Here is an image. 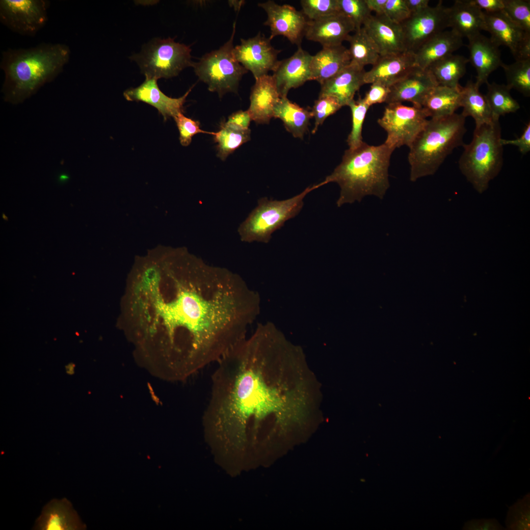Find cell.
<instances>
[{"label": "cell", "mask_w": 530, "mask_h": 530, "mask_svg": "<svg viewBox=\"0 0 530 530\" xmlns=\"http://www.w3.org/2000/svg\"><path fill=\"white\" fill-rule=\"evenodd\" d=\"M189 46L174 38L157 39L139 54L132 56L145 76L159 79L176 77L184 69L192 66Z\"/></svg>", "instance_id": "9"}, {"label": "cell", "mask_w": 530, "mask_h": 530, "mask_svg": "<svg viewBox=\"0 0 530 530\" xmlns=\"http://www.w3.org/2000/svg\"><path fill=\"white\" fill-rule=\"evenodd\" d=\"M507 86L517 90L526 97L530 96V58L515 60L510 64L503 63Z\"/></svg>", "instance_id": "36"}, {"label": "cell", "mask_w": 530, "mask_h": 530, "mask_svg": "<svg viewBox=\"0 0 530 530\" xmlns=\"http://www.w3.org/2000/svg\"><path fill=\"white\" fill-rule=\"evenodd\" d=\"M530 496L527 494L509 507L505 524L507 529L528 530L530 528Z\"/></svg>", "instance_id": "38"}, {"label": "cell", "mask_w": 530, "mask_h": 530, "mask_svg": "<svg viewBox=\"0 0 530 530\" xmlns=\"http://www.w3.org/2000/svg\"><path fill=\"white\" fill-rule=\"evenodd\" d=\"M236 23L230 39L220 48L204 55L192 67L199 79L208 85L209 91L220 97L227 92L236 93L243 76L248 72L236 59L233 40Z\"/></svg>", "instance_id": "8"}, {"label": "cell", "mask_w": 530, "mask_h": 530, "mask_svg": "<svg viewBox=\"0 0 530 530\" xmlns=\"http://www.w3.org/2000/svg\"><path fill=\"white\" fill-rule=\"evenodd\" d=\"M318 187V184L308 186L299 194L283 200L266 197L259 199L257 206L238 228L241 240L268 243L275 231L299 213L305 196Z\"/></svg>", "instance_id": "7"}, {"label": "cell", "mask_w": 530, "mask_h": 530, "mask_svg": "<svg viewBox=\"0 0 530 530\" xmlns=\"http://www.w3.org/2000/svg\"><path fill=\"white\" fill-rule=\"evenodd\" d=\"M281 96L272 76L266 75L255 79L251 89L250 106L247 110L257 124H268Z\"/></svg>", "instance_id": "23"}, {"label": "cell", "mask_w": 530, "mask_h": 530, "mask_svg": "<svg viewBox=\"0 0 530 530\" xmlns=\"http://www.w3.org/2000/svg\"><path fill=\"white\" fill-rule=\"evenodd\" d=\"M273 117L281 119L286 130L293 136L302 139L313 115L311 111L292 102L287 97H283L274 108Z\"/></svg>", "instance_id": "31"}, {"label": "cell", "mask_w": 530, "mask_h": 530, "mask_svg": "<svg viewBox=\"0 0 530 530\" xmlns=\"http://www.w3.org/2000/svg\"><path fill=\"white\" fill-rule=\"evenodd\" d=\"M485 31L498 47L504 46L510 50L515 60L530 58V34L514 24L503 11L484 12Z\"/></svg>", "instance_id": "14"}, {"label": "cell", "mask_w": 530, "mask_h": 530, "mask_svg": "<svg viewBox=\"0 0 530 530\" xmlns=\"http://www.w3.org/2000/svg\"><path fill=\"white\" fill-rule=\"evenodd\" d=\"M160 278V365L169 375L184 379L246 338L259 301L239 275L183 250L167 259Z\"/></svg>", "instance_id": "1"}, {"label": "cell", "mask_w": 530, "mask_h": 530, "mask_svg": "<svg viewBox=\"0 0 530 530\" xmlns=\"http://www.w3.org/2000/svg\"><path fill=\"white\" fill-rule=\"evenodd\" d=\"M258 6L267 14L264 24L270 27V40L282 35L292 43L301 46L308 21L302 12L290 5H279L272 0L259 3Z\"/></svg>", "instance_id": "15"}, {"label": "cell", "mask_w": 530, "mask_h": 530, "mask_svg": "<svg viewBox=\"0 0 530 530\" xmlns=\"http://www.w3.org/2000/svg\"><path fill=\"white\" fill-rule=\"evenodd\" d=\"M467 45L469 52V62L477 72L476 85L479 87L488 82L491 73L501 66L503 62L498 47L488 38L480 33L468 38Z\"/></svg>", "instance_id": "22"}, {"label": "cell", "mask_w": 530, "mask_h": 530, "mask_svg": "<svg viewBox=\"0 0 530 530\" xmlns=\"http://www.w3.org/2000/svg\"><path fill=\"white\" fill-rule=\"evenodd\" d=\"M179 131L180 143L184 146H188L192 137L197 133L213 134L214 132L202 130L199 121L186 117L183 113L178 114L174 118Z\"/></svg>", "instance_id": "43"}, {"label": "cell", "mask_w": 530, "mask_h": 530, "mask_svg": "<svg viewBox=\"0 0 530 530\" xmlns=\"http://www.w3.org/2000/svg\"><path fill=\"white\" fill-rule=\"evenodd\" d=\"M384 14L392 22L400 25L411 15L404 0H387Z\"/></svg>", "instance_id": "44"}, {"label": "cell", "mask_w": 530, "mask_h": 530, "mask_svg": "<svg viewBox=\"0 0 530 530\" xmlns=\"http://www.w3.org/2000/svg\"><path fill=\"white\" fill-rule=\"evenodd\" d=\"M435 80L426 70L415 67L406 76L390 87L385 103H402L409 102L422 107L428 93L435 86Z\"/></svg>", "instance_id": "19"}, {"label": "cell", "mask_w": 530, "mask_h": 530, "mask_svg": "<svg viewBox=\"0 0 530 530\" xmlns=\"http://www.w3.org/2000/svg\"><path fill=\"white\" fill-rule=\"evenodd\" d=\"M49 3L46 0H1L0 21L15 32L33 36L47 22Z\"/></svg>", "instance_id": "11"}, {"label": "cell", "mask_w": 530, "mask_h": 530, "mask_svg": "<svg viewBox=\"0 0 530 530\" xmlns=\"http://www.w3.org/2000/svg\"><path fill=\"white\" fill-rule=\"evenodd\" d=\"M461 114L472 117L476 127L489 123L493 120L492 113L486 97L479 91L475 82L469 80L465 86L461 87Z\"/></svg>", "instance_id": "32"}, {"label": "cell", "mask_w": 530, "mask_h": 530, "mask_svg": "<svg viewBox=\"0 0 530 530\" xmlns=\"http://www.w3.org/2000/svg\"><path fill=\"white\" fill-rule=\"evenodd\" d=\"M427 117L422 107L392 103L385 107L377 122L387 132L384 143L395 150L403 145L409 147L425 127Z\"/></svg>", "instance_id": "10"}, {"label": "cell", "mask_w": 530, "mask_h": 530, "mask_svg": "<svg viewBox=\"0 0 530 530\" xmlns=\"http://www.w3.org/2000/svg\"><path fill=\"white\" fill-rule=\"evenodd\" d=\"M341 107L342 106L338 102L331 96L319 97L315 102L311 110L313 117H314L315 120L312 133H315L318 127L323 124L325 120Z\"/></svg>", "instance_id": "42"}, {"label": "cell", "mask_w": 530, "mask_h": 530, "mask_svg": "<svg viewBox=\"0 0 530 530\" xmlns=\"http://www.w3.org/2000/svg\"><path fill=\"white\" fill-rule=\"evenodd\" d=\"M302 12L308 20H317L340 13L338 0H301Z\"/></svg>", "instance_id": "39"}, {"label": "cell", "mask_w": 530, "mask_h": 530, "mask_svg": "<svg viewBox=\"0 0 530 530\" xmlns=\"http://www.w3.org/2000/svg\"><path fill=\"white\" fill-rule=\"evenodd\" d=\"M280 347L254 334L217 361L203 418L210 444L223 452H241L271 442L277 428L300 409L287 395Z\"/></svg>", "instance_id": "2"}, {"label": "cell", "mask_w": 530, "mask_h": 530, "mask_svg": "<svg viewBox=\"0 0 530 530\" xmlns=\"http://www.w3.org/2000/svg\"><path fill=\"white\" fill-rule=\"evenodd\" d=\"M461 113L430 118L410 146V180L433 175L453 150L462 146L466 132Z\"/></svg>", "instance_id": "5"}, {"label": "cell", "mask_w": 530, "mask_h": 530, "mask_svg": "<svg viewBox=\"0 0 530 530\" xmlns=\"http://www.w3.org/2000/svg\"><path fill=\"white\" fill-rule=\"evenodd\" d=\"M251 118L247 110H238L231 114L224 124L233 129L245 131L250 130L249 128Z\"/></svg>", "instance_id": "46"}, {"label": "cell", "mask_w": 530, "mask_h": 530, "mask_svg": "<svg viewBox=\"0 0 530 530\" xmlns=\"http://www.w3.org/2000/svg\"><path fill=\"white\" fill-rule=\"evenodd\" d=\"M503 10L507 16L524 31L530 34V0H504Z\"/></svg>", "instance_id": "40"}, {"label": "cell", "mask_w": 530, "mask_h": 530, "mask_svg": "<svg viewBox=\"0 0 530 530\" xmlns=\"http://www.w3.org/2000/svg\"><path fill=\"white\" fill-rule=\"evenodd\" d=\"M350 62L348 50L342 44L322 47L312 56L310 65L311 80H316L321 85L343 70Z\"/></svg>", "instance_id": "27"}, {"label": "cell", "mask_w": 530, "mask_h": 530, "mask_svg": "<svg viewBox=\"0 0 530 530\" xmlns=\"http://www.w3.org/2000/svg\"><path fill=\"white\" fill-rule=\"evenodd\" d=\"M463 45V38L451 29L444 30L428 40L414 53L416 65L425 70L433 63L453 54Z\"/></svg>", "instance_id": "28"}, {"label": "cell", "mask_w": 530, "mask_h": 530, "mask_svg": "<svg viewBox=\"0 0 530 530\" xmlns=\"http://www.w3.org/2000/svg\"><path fill=\"white\" fill-rule=\"evenodd\" d=\"M363 27L377 46L381 56L406 51L401 26L384 14L371 15Z\"/></svg>", "instance_id": "20"}, {"label": "cell", "mask_w": 530, "mask_h": 530, "mask_svg": "<svg viewBox=\"0 0 530 530\" xmlns=\"http://www.w3.org/2000/svg\"><path fill=\"white\" fill-rule=\"evenodd\" d=\"M463 530H499L504 527L494 519L472 520L467 522Z\"/></svg>", "instance_id": "48"}, {"label": "cell", "mask_w": 530, "mask_h": 530, "mask_svg": "<svg viewBox=\"0 0 530 530\" xmlns=\"http://www.w3.org/2000/svg\"><path fill=\"white\" fill-rule=\"evenodd\" d=\"M501 143L502 146L506 145H514L518 147L521 153L526 154L530 151V123L526 125L520 137L513 140H507L501 138Z\"/></svg>", "instance_id": "47"}, {"label": "cell", "mask_w": 530, "mask_h": 530, "mask_svg": "<svg viewBox=\"0 0 530 530\" xmlns=\"http://www.w3.org/2000/svg\"><path fill=\"white\" fill-rule=\"evenodd\" d=\"M400 25L406 51L415 53L428 40L449 27L448 7L439 1L435 6H429L411 14Z\"/></svg>", "instance_id": "12"}, {"label": "cell", "mask_w": 530, "mask_h": 530, "mask_svg": "<svg viewBox=\"0 0 530 530\" xmlns=\"http://www.w3.org/2000/svg\"><path fill=\"white\" fill-rule=\"evenodd\" d=\"M364 68L351 63L331 79L321 84L319 97L335 98L342 106H348L356 92L365 84Z\"/></svg>", "instance_id": "24"}, {"label": "cell", "mask_w": 530, "mask_h": 530, "mask_svg": "<svg viewBox=\"0 0 530 530\" xmlns=\"http://www.w3.org/2000/svg\"><path fill=\"white\" fill-rule=\"evenodd\" d=\"M351 110L352 114V129L347 139V143L349 149H355L359 147L363 143L362 131L363 124L370 107L365 102L363 98H359L357 100L354 99L348 106Z\"/></svg>", "instance_id": "37"}, {"label": "cell", "mask_w": 530, "mask_h": 530, "mask_svg": "<svg viewBox=\"0 0 530 530\" xmlns=\"http://www.w3.org/2000/svg\"><path fill=\"white\" fill-rule=\"evenodd\" d=\"M340 10L354 25L355 29L363 26L371 15L365 0H338Z\"/></svg>", "instance_id": "41"}, {"label": "cell", "mask_w": 530, "mask_h": 530, "mask_svg": "<svg viewBox=\"0 0 530 530\" xmlns=\"http://www.w3.org/2000/svg\"><path fill=\"white\" fill-rule=\"evenodd\" d=\"M213 141L216 143L217 157L225 160L242 144L250 139V130L238 131L227 126L222 121L219 130L214 132Z\"/></svg>", "instance_id": "35"}, {"label": "cell", "mask_w": 530, "mask_h": 530, "mask_svg": "<svg viewBox=\"0 0 530 530\" xmlns=\"http://www.w3.org/2000/svg\"><path fill=\"white\" fill-rule=\"evenodd\" d=\"M145 77V81L140 85L128 89L124 92V96L127 100L141 101L155 107L163 116L164 120L170 117L174 118L178 114L183 113L184 103L191 88L184 96L172 98L160 91L157 84V79Z\"/></svg>", "instance_id": "16"}, {"label": "cell", "mask_w": 530, "mask_h": 530, "mask_svg": "<svg viewBox=\"0 0 530 530\" xmlns=\"http://www.w3.org/2000/svg\"><path fill=\"white\" fill-rule=\"evenodd\" d=\"M390 91V87L379 82H374L371 83L363 99L370 107L376 104L385 103Z\"/></svg>", "instance_id": "45"}, {"label": "cell", "mask_w": 530, "mask_h": 530, "mask_svg": "<svg viewBox=\"0 0 530 530\" xmlns=\"http://www.w3.org/2000/svg\"><path fill=\"white\" fill-rule=\"evenodd\" d=\"M487 92L485 95L489 106L493 120H499L501 116L514 113L520 106L510 93L506 85L495 82L486 83Z\"/></svg>", "instance_id": "34"}, {"label": "cell", "mask_w": 530, "mask_h": 530, "mask_svg": "<svg viewBox=\"0 0 530 530\" xmlns=\"http://www.w3.org/2000/svg\"><path fill=\"white\" fill-rule=\"evenodd\" d=\"M394 151L385 143L373 146L363 142L355 149L346 150L341 163L318 185L320 187L332 182L338 184L339 207L360 202L368 195L382 199L390 187L388 171Z\"/></svg>", "instance_id": "4"}, {"label": "cell", "mask_w": 530, "mask_h": 530, "mask_svg": "<svg viewBox=\"0 0 530 530\" xmlns=\"http://www.w3.org/2000/svg\"><path fill=\"white\" fill-rule=\"evenodd\" d=\"M471 2L486 13L502 11L504 8V0H470Z\"/></svg>", "instance_id": "49"}, {"label": "cell", "mask_w": 530, "mask_h": 530, "mask_svg": "<svg viewBox=\"0 0 530 530\" xmlns=\"http://www.w3.org/2000/svg\"><path fill=\"white\" fill-rule=\"evenodd\" d=\"M365 1L371 12H375L376 15L384 14L387 0H365Z\"/></svg>", "instance_id": "51"}, {"label": "cell", "mask_w": 530, "mask_h": 530, "mask_svg": "<svg viewBox=\"0 0 530 530\" xmlns=\"http://www.w3.org/2000/svg\"><path fill=\"white\" fill-rule=\"evenodd\" d=\"M499 120L476 127L471 142L464 144L458 161L459 169L479 193L500 173L503 164Z\"/></svg>", "instance_id": "6"}, {"label": "cell", "mask_w": 530, "mask_h": 530, "mask_svg": "<svg viewBox=\"0 0 530 530\" xmlns=\"http://www.w3.org/2000/svg\"><path fill=\"white\" fill-rule=\"evenodd\" d=\"M461 87L453 88L436 85L432 89L422 105L427 117L440 118L455 113L461 107Z\"/></svg>", "instance_id": "29"}, {"label": "cell", "mask_w": 530, "mask_h": 530, "mask_svg": "<svg viewBox=\"0 0 530 530\" xmlns=\"http://www.w3.org/2000/svg\"><path fill=\"white\" fill-rule=\"evenodd\" d=\"M355 27L352 21L342 12L317 20H308L304 36L322 46L342 44Z\"/></svg>", "instance_id": "18"}, {"label": "cell", "mask_w": 530, "mask_h": 530, "mask_svg": "<svg viewBox=\"0 0 530 530\" xmlns=\"http://www.w3.org/2000/svg\"><path fill=\"white\" fill-rule=\"evenodd\" d=\"M270 40L259 32L253 37L241 39L240 44L234 47L236 59L255 79L273 72L279 61L277 56L281 50L275 49Z\"/></svg>", "instance_id": "13"}, {"label": "cell", "mask_w": 530, "mask_h": 530, "mask_svg": "<svg viewBox=\"0 0 530 530\" xmlns=\"http://www.w3.org/2000/svg\"><path fill=\"white\" fill-rule=\"evenodd\" d=\"M415 67L414 53L410 51L380 56L371 69L365 72L364 82H379L390 87Z\"/></svg>", "instance_id": "21"}, {"label": "cell", "mask_w": 530, "mask_h": 530, "mask_svg": "<svg viewBox=\"0 0 530 530\" xmlns=\"http://www.w3.org/2000/svg\"><path fill=\"white\" fill-rule=\"evenodd\" d=\"M411 14L419 12L429 6V0H404Z\"/></svg>", "instance_id": "50"}, {"label": "cell", "mask_w": 530, "mask_h": 530, "mask_svg": "<svg viewBox=\"0 0 530 530\" xmlns=\"http://www.w3.org/2000/svg\"><path fill=\"white\" fill-rule=\"evenodd\" d=\"M468 58L458 54H450L429 66V72L437 85L453 88L461 86L459 81L466 73Z\"/></svg>", "instance_id": "30"}, {"label": "cell", "mask_w": 530, "mask_h": 530, "mask_svg": "<svg viewBox=\"0 0 530 530\" xmlns=\"http://www.w3.org/2000/svg\"><path fill=\"white\" fill-rule=\"evenodd\" d=\"M448 26L462 38H467L486 29L484 11L470 0H456L448 7Z\"/></svg>", "instance_id": "26"}, {"label": "cell", "mask_w": 530, "mask_h": 530, "mask_svg": "<svg viewBox=\"0 0 530 530\" xmlns=\"http://www.w3.org/2000/svg\"><path fill=\"white\" fill-rule=\"evenodd\" d=\"M85 529L77 512L66 498L54 499L43 508L36 521L35 529L40 530H77Z\"/></svg>", "instance_id": "25"}, {"label": "cell", "mask_w": 530, "mask_h": 530, "mask_svg": "<svg viewBox=\"0 0 530 530\" xmlns=\"http://www.w3.org/2000/svg\"><path fill=\"white\" fill-rule=\"evenodd\" d=\"M70 54L69 47L60 43L3 51L0 66L4 73V101L14 105L24 102L62 71Z\"/></svg>", "instance_id": "3"}, {"label": "cell", "mask_w": 530, "mask_h": 530, "mask_svg": "<svg viewBox=\"0 0 530 530\" xmlns=\"http://www.w3.org/2000/svg\"><path fill=\"white\" fill-rule=\"evenodd\" d=\"M312 55L301 46L291 57L279 61L273 75L281 98L287 97L289 91L311 80L310 62Z\"/></svg>", "instance_id": "17"}, {"label": "cell", "mask_w": 530, "mask_h": 530, "mask_svg": "<svg viewBox=\"0 0 530 530\" xmlns=\"http://www.w3.org/2000/svg\"><path fill=\"white\" fill-rule=\"evenodd\" d=\"M351 63L364 68L367 65H373L380 57L379 50L371 38L362 26L350 35L347 40Z\"/></svg>", "instance_id": "33"}]
</instances>
